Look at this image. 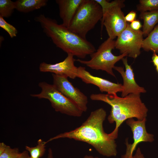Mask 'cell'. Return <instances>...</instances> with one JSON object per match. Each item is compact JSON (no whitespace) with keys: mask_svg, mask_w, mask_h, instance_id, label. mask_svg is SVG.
<instances>
[{"mask_svg":"<svg viewBox=\"0 0 158 158\" xmlns=\"http://www.w3.org/2000/svg\"><path fill=\"white\" fill-rule=\"evenodd\" d=\"M106 115V112L104 109H97L91 112L79 127L51 138L45 141L46 143L59 138L73 139L91 145L102 155L115 157L117 153L115 140L104 132L103 127Z\"/></svg>","mask_w":158,"mask_h":158,"instance_id":"1","label":"cell"},{"mask_svg":"<svg viewBox=\"0 0 158 158\" xmlns=\"http://www.w3.org/2000/svg\"><path fill=\"white\" fill-rule=\"evenodd\" d=\"M90 98L92 100L103 102L111 106L108 120L111 124L115 122L116 126L114 130L109 134L115 140L117 138L119 128L124 121L133 118L142 120L147 116L148 109L142 101L140 95L130 94L120 97L117 95L92 94Z\"/></svg>","mask_w":158,"mask_h":158,"instance_id":"2","label":"cell"},{"mask_svg":"<svg viewBox=\"0 0 158 158\" xmlns=\"http://www.w3.org/2000/svg\"><path fill=\"white\" fill-rule=\"evenodd\" d=\"M34 20L40 23L43 32L56 46L67 54L84 59L96 50L86 39L81 37L62 24H59L55 20L40 14Z\"/></svg>","mask_w":158,"mask_h":158,"instance_id":"3","label":"cell"},{"mask_svg":"<svg viewBox=\"0 0 158 158\" xmlns=\"http://www.w3.org/2000/svg\"><path fill=\"white\" fill-rule=\"evenodd\" d=\"M103 16L101 6L95 0H83L68 28L86 39L87 33L102 20Z\"/></svg>","mask_w":158,"mask_h":158,"instance_id":"4","label":"cell"},{"mask_svg":"<svg viewBox=\"0 0 158 158\" xmlns=\"http://www.w3.org/2000/svg\"><path fill=\"white\" fill-rule=\"evenodd\" d=\"M115 40L108 38L99 46L96 51L90 55L91 59L88 61L75 59L92 69L101 70L116 77L113 69L115 64L123 58L127 56L126 54L118 56L113 54L112 50L115 48Z\"/></svg>","mask_w":158,"mask_h":158,"instance_id":"5","label":"cell"},{"mask_svg":"<svg viewBox=\"0 0 158 158\" xmlns=\"http://www.w3.org/2000/svg\"><path fill=\"white\" fill-rule=\"evenodd\" d=\"M38 86L41 89V92L38 94L31 95V96L48 99L56 111L74 117L82 116L83 112L78 107L63 94L53 84L42 82L39 83Z\"/></svg>","mask_w":158,"mask_h":158,"instance_id":"6","label":"cell"},{"mask_svg":"<svg viewBox=\"0 0 158 158\" xmlns=\"http://www.w3.org/2000/svg\"><path fill=\"white\" fill-rule=\"evenodd\" d=\"M142 31H135L128 24L126 28L117 37L115 42V48L121 54H126L127 56L135 59L140 54L143 39Z\"/></svg>","mask_w":158,"mask_h":158,"instance_id":"7","label":"cell"},{"mask_svg":"<svg viewBox=\"0 0 158 158\" xmlns=\"http://www.w3.org/2000/svg\"><path fill=\"white\" fill-rule=\"evenodd\" d=\"M124 0L110 8L102 19L101 32L103 26L106 29L109 37L114 40L126 28L128 23L125 19L121 8L125 5Z\"/></svg>","mask_w":158,"mask_h":158,"instance_id":"8","label":"cell"},{"mask_svg":"<svg viewBox=\"0 0 158 158\" xmlns=\"http://www.w3.org/2000/svg\"><path fill=\"white\" fill-rule=\"evenodd\" d=\"M146 118L142 120H135L133 118L126 121V124L129 126L133 134V142L129 144L127 139L125 140L126 150L124 154L121 158H133V153L138 144L142 142H152L154 140V135L148 133L146 128Z\"/></svg>","mask_w":158,"mask_h":158,"instance_id":"9","label":"cell"},{"mask_svg":"<svg viewBox=\"0 0 158 158\" xmlns=\"http://www.w3.org/2000/svg\"><path fill=\"white\" fill-rule=\"evenodd\" d=\"M53 85L64 96L74 102L83 112L87 109L88 99L80 90L74 87L68 77L53 74Z\"/></svg>","mask_w":158,"mask_h":158,"instance_id":"10","label":"cell"},{"mask_svg":"<svg viewBox=\"0 0 158 158\" xmlns=\"http://www.w3.org/2000/svg\"><path fill=\"white\" fill-rule=\"evenodd\" d=\"M77 77L81 79L86 84H92L97 86L102 92H105L110 95H116L118 92H121L123 85L121 83L112 82L104 79L93 76L87 71L85 67H78Z\"/></svg>","mask_w":158,"mask_h":158,"instance_id":"11","label":"cell"},{"mask_svg":"<svg viewBox=\"0 0 158 158\" xmlns=\"http://www.w3.org/2000/svg\"><path fill=\"white\" fill-rule=\"evenodd\" d=\"M73 56L71 54H68L63 61L54 64L42 62L40 64L39 70L41 72H51L74 79L77 77L78 68L75 65V59Z\"/></svg>","mask_w":158,"mask_h":158,"instance_id":"12","label":"cell"},{"mask_svg":"<svg viewBox=\"0 0 158 158\" xmlns=\"http://www.w3.org/2000/svg\"><path fill=\"white\" fill-rule=\"evenodd\" d=\"M121 60L125 66V71L121 66H115L113 68L120 74L123 79L121 97H124L130 94L140 95L146 93V90L145 88L140 86L136 82L133 69L131 66L128 64L127 57L123 58Z\"/></svg>","mask_w":158,"mask_h":158,"instance_id":"13","label":"cell"},{"mask_svg":"<svg viewBox=\"0 0 158 158\" xmlns=\"http://www.w3.org/2000/svg\"><path fill=\"white\" fill-rule=\"evenodd\" d=\"M83 0H56L58 5L59 15L63 25L69 26L78 8Z\"/></svg>","mask_w":158,"mask_h":158,"instance_id":"14","label":"cell"},{"mask_svg":"<svg viewBox=\"0 0 158 158\" xmlns=\"http://www.w3.org/2000/svg\"><path fill=\"white\" fill-rule=\"evenodd\" d=\"M139 18L143 20L142 31L143 36H147L158 23V11L140 13Z\"/></svg>","mask_w":158,"mask_h":158,"instance_id":"15","label":"cell"},{"mask_svg":"<svg viewBox=\"0 0 158 158\" xmlns=\"http://www.w3.org/2000/svg\"><path fill=\"white\" fill-rule=\"evenodd\" d=\"M48 1L47 0H17L15 4L18 11L26 13L45 6Z\"/></svg>","mask_w":158,"mask_h":158,"instance_id":"16","label":"cell"},{"mask_svg":"<svg viewBox=\"0 0 158 158\" xmlns=\"http://www.w3.org/2000/svg\"><path fill=\"white\" fill-rule=\"evenodd\" d=\"M142 48L146 51H150L158 54V24L143 40Z\"/></svg>","mask_w":158,"mask_h":158,"instance_id":"17","label":"cell"},{"mask_svg":"<svg viewBox=\"0 0 158 158\" xmlns=\"http://www.w3.org/2000/svg\"><path fill=\"white\" fill-rule=\"evenodd\" d=\"M46 144L45 142L40 139L38 140L36 146L30 147L26 146L25 149L29 153L31 157L40 158L43 156L45 152Z\"/></svg>","mask_w":158,"mask_h":158,"instance_id":"18","label":"cell"},{"mask_svg":"<svg viewBox=\"0 0 158 158\" xmlns=\"http://www.w3.org/2000/svg\"><path fill=\"white\" fill-rule=\"evenodd\" d=\"M15 9V1L11 0H0V17L9 18Z\"/></svg>","mask_w":158,"mask_h":158,"instance_id":"19","label":"cell"},{"mask_svg":"<svg viewBox=\"0 0 158 158\" xmlns=\"http://www.w3.org/2000/svg\"><path fill=\"white\" fill-rule=\"evenodd\" d=\"M136 8L140 13L158 11V0H140Z\"/></svg>","mask_w":158,"mask_h":158,"instance_id":"20","label":"cell"},{"mask_svg":"<svg viewBox=\"0 0 158 158\" xmlns=\"http://www.w3.org/2000/svg\"><path fill=\"white\" fill-rule=\"evenodd\" d=\"M0 27L8 32L11 37L13 38L16 36L18 31L16 28L1 17H0Z\"/></svg>","mask_w":158,"mask_h":158,"instance_id":"21","label":"cell"},{"mask_svg":"<svg viewBox=\"0 0 158 158\" xmlns=\"http://www.w3.org/2000/svg\"><path fill=\"white\" fill-rule=\"evenodd\" d=\"M21 153L18 148H12L7 145L4 152L0 154V158H17Z\"/></svg>","mask_w":158,"mask_h":158,"instance_id":"22","label":"cell"},{"mask_svg":"<svg viewBox=\"0 0 158 158\" xmlns=\"http://www.w3.org/2000/svg\"><path fill=\"white\" fill-rule=\"evenodd\" d=\"M101 6L103 16L111 7L120 3L122 0H115L111 2L106 0H95Z\"/></svg>","mask_w":158,"mask_h":158,"instance_id":"23","label":"cell"},{"mask_svg":"<svg viewBox=\"0 0 158 158\" xmlns=\"http://www.w3.org/2000/svg\"><path fill=\"white\" fill-rule=\"evenodd\" d=\"M136 13L135 11H132L125 16V19L127 22H132L135 20Z\"/></svg>","mask_w":158,"mask_h":158,"instance_id":"24","label":"cell"},{"mask_svg":"<svg viewBox=\"0 0 158 158\" xmlns=\"http://www.w3.org/2000/svg\"><path fill=\"white\" fill-rule=\"evenodd\" d=\"M130 27L133 30L138 31L142 26L140 21L138 20H135L129 24Z\"/></svg>","mask_w":158,"mask_h":158,"instance_id":"25","label":"cell"},{"mask_svg":"<svg viewBox=\"0 0 158 158\" xmlns=\"http://www.w3.org/2000/svg\"><path fill=\"white\" fill-rule=\"evenodd\" d=\"M133 158H145L139 147L137 148L135 154L133 155Z\"/></svg>","mask_w":158,"mask_h":158,"instance_id":"26","label":"cell"},{"mask_svg":"<svg viewBox=\"0 0 158 158\" xmlns=\"http://www.w3.org/2000/svg\"><path fill=\"white\" fill-rule=\"evenodd\" d=\"M152 59L154 66L155 67L158 66V55L155 52H153Z\"/></svg>","mask_w":158,"mask_h":158,"instance_id":"27","label":"cell"},{"mask_svg":"<svg viewBox=\"0 0 158 158\" xmlns=\"http://www.w3.org/2000/svg\"><path fill=\"white\" fill-rule=\"evenodd\" d=\"M29 157L28 152L26 150L21 152L20 155L17 158H28Z\"/></svg>","mask_w":158,"mask_h":158,"instance_id":"28","label":"cell"},{"mask_svg":"<svg viewBox=\"0 0 158 158\" xmlns=\"http://www.w3.org/2000/svg\"><path fill=\"white\" fill-rule=\"evenodd\" d=\"M7 145L4 142L0 143V154H1L6 149Z\"/></svg>","mask_w":158,"mask_h":158,"instance_id":"29","label":"cell"},{"mask_svg":"<svg viewBox=\"0 0 158 158\" xmlns=\"http://www.w3.org/2000/svg\"><path fill=\"white\" fill-rule=\"evenodd\" d=\"M47 158H54L52 151L51 148H49L48 149Z\"/></svg>","mask_w":158,"mask_h":158,"instance_id":"30","label":"cell"},{"mask_svg":"<svg viewBox=\"0 0 158 158\" xmlns=\"http://www.w3.org/2000/svg\"><path fill=\"white\" fill-rule=\"evenodd\" d=\"M83 158H99L98 157H94L93 156L91 155H85L83 157Z\"/></svg>","mask_w":158,"mask_h":158,"instance_id":"31","label":"cell"},{"mask_svg":"<svg viewBox=\"0 0 158 158\" xmlns=\"http://www.w3.org/2000/svg\"><path fill=\"white\" fill-rule=\"evenodd\" d=\"M156 70L158 73V66L156 67Z\"/></svg>","mask_w":158,"mask_h":158,"instance_id":"32","label":"cell"},{"mask_svg":"<svg viewBox=\"0 0 158 158\" xmlns=\"http://www.w3.org/2000/svg\"><path fill=\"white\" fill-rule=\"evenodd\" d=\"M28 158H32L30 156H29V157H28Z\"/></svg>","mask_w":158,"mask_h":158,"instance_id":"33","label":"cell"}]
</instances>
